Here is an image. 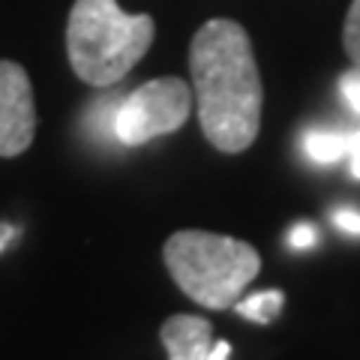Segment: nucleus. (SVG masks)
<instances>
[{
    "mask_svg": "<svg viewBox=\"0 0 360 360\" xmlns=\"http://www.w3.org/2000/svg\"><path fill=\"white\" fill-rule=\"evenodd\" d=\"M229 354H231V345L229 342H217V345H210V357L207 360H229Z\"/></svg>",
    "mask_w": 360,
    "mask_h": 360,
    "instance_id": "nucleus-14",
    "label": "nucleus"
},
{
    "mask_svg": "<svg viewBox=\"0 0 360 360\" xmlns=\"http://www.w3.org/2000/svg\"><path fill=\"white\" fill-rule=\"evenodd\" d=\"M162 345L168 360H207L213 345L210 321L195 319V315H172L162 321Z\"/></svg>",
    "mask_w": 360,
    "mask_h": 360,
    "instance_id": "nucleus-6",
    "label": "nucleus"
},
{
    "mask_svg": "<svg viewBox=\"0 0 360 360\" xmlns=\"http://www.w3.org/2000/svg\"><path fill=\"white\" fill-rule=\"evenodd\" d=\"M168 274L180 291L207 309H229L262 270L255 246L213 231H174L162 246Z\"/></svg>",
    "mask_w": 360,
    "mask_h": 360,
    "instance_id": "nucleus-3",
    "label": "nucleus"
},
{
    "mask_svg": "<svg viewBox=\"0 0 360 360\" xmlns=\"http://www.w3.org/2000/svg\"><path fill=\"white\" fill-rule=\"evenodd\" d=\"M342 45H345V54L354 60V66H360V0H352V6H348Z\"/></svg>",
    "mask_w": 360,
    "mask_h": 360,
    "instance_id": "nucleus-9",
    "label": "nucleus"
},
{
    "mask_svg": "<svg viewBox=\"0 0 360 360\" xmlns=\"http://www.w3.org/2000/svg\"><path fill=\"white\" fill-rule=\"evenodd\" d=\"M189 72L205 139L222 153H240L258 139L264 87L252 42L238 21L210 18L189 45Z\"/></svg>",
    "mask_w": 360,
    "mask_h": 360,
    "instance_id": "nucleus-1",
    "label": "nucleus"
},
{
    "mask_svg": "<svg viewBox=\"0 0 360 360\" xmlns=\"http://www.w3.org/2000/svg\"><path fill=\"white\" fill-rule=\"evenodd\" d=\"M193 111V90L184 78H153V82L135 87L117 105L115 135L117 141L139 148L160 135L177 132Z\"/></svg>",
    "mask_w": 360,
    "mask_h": 360,
    "instance_id": "nucleus-4",
    "label": "nucleus"
},
{
    "mask_svg": "<svg viewBox=\"0 0 360 360\" xmlns=\"http://www.w3.org/2000/svg\"><path fill=\"white\" fill-rule=\"evenodd\" d=\"M348 162H352V174L360 177V132L348 135Z\"/></svg>",
    "mask_w": 360,
    "mask_h": 360,
    "instance_id": "nucleus-13",
    "label": "nucleus"
},
{
    "mask_svg": "<svg viewBox=\"0 0 360 360\" xmlns=\"http://www.w3.org/2000/svg\"><path fill=\"white\" fill-rule=\"evenodd\" d=\"M303 150L312 162H336L348 153V135L342 132H307L303 139Z\"/></svg>",
    "mask_w": 360,
    "mask_h": 360,
    "instance_id": "nucleus-7",
    "label": "nucleus"
},
{
    "mask_svg": "<svg viewBox=\"0 0 360 360\" xmlns=\"http://www.w3.org/2000/svg\"><path fill=\"white\" fill-rule=\"evenodd\" d=\"M340 90L345 96V103L352 105L357 115H360V66H354V70H348L342 78H340Z\"/></svg>",
    "mask_w": 360,
    "mask_h": 360,
    "instance_id": "nucleus-10",
    "label": "nucleus"
},
{
    "mask_svg": "<svg viewBox=\"0 0 360 360\" xmlns=\"http://www.w3.org/2000/svg\"><path fill=\"white\" fill-rule=\"evenodd\" d=\"M333 222L340 225L342 231L348 234H360V210H352V207H342L333 213Z\"/></svg>",
    "mask_w": 360,
    "mask_h": 360,
    "instance_id": "nucleus-12",
    "label": "nucleus"
},
{
    "mask_svg": "<svg viewBox=\"0 0 360 360\" xmlns=\"http://www.w3.org/2000/svg\"><path fill=\"white\" fill-rule=\"evenodd\" d=\"M283 303H285V295L274 288V291H262V295L238 300L234 307H238V312L243 315V319H250L255 324H270L279 312H283Z\"/></svg>",
    "mask_w": 360,
    "mask_h": 360,
    "instance_id": "nucleus-8",
    "label": "nucleus"
},
{
    "mask_svg": "<svg viewBox=\"0 0 360 360\" xmlns=\"http://www.w3.org/2000/svg\"><path fill=\"white\" fill-rule=\"evenodd\" d=\"M13 238H15V229H13V225H4V222H0V252H4L6 246L13 243Z\"/></svg>",
    "mask_w": 360,
    "mask_h": 360,
    "instance_id": "nucleus-15",
    "label": "nucleus"
},
{
    "mask_svg": "<svg viewBox=\"0 0 360 360\" xmlns=\"http://www.w3.org/2000/svg\"><path fill=\"white\" fill-rule=\"evenodd\" d=\"M150 15H127L117 0H75L66 21V54L84 84L108 87L148 54L153 42Z\"/></svg>",
    "mask_w": 360,
    "mask_h": 360,
    "instance_id": "nucleus-2",
    "label": "nucleus"
},
{
    "mask_svg": "<svg viewBox=\"0 0 360 360\" xmlns=\"http://www.w3.org/2000/svg\"><path fill=\"white\" fill-rule=\"evenodd\" d=\"M37 135V105L25 66L0 60V156H21Z\"/></svg>",
    "mask_w": 360,
    "mask_h": 360,
    "instance_id": "nucleus-5",
    "label": "nucleus"
},
{
    "mask_svg": "<svg viewBox=\"0 0 360 360\" xmlns=\"http://www.w3.org/2000/svg\"><path fill=\"white\" fill-rule=\"evenodd\" d=\"M315 240H319V231H315L312 225H307V222L295 225L291 234H288V243L295 246V250H309V246H315Z\"/></svg>",
    "mask_w": 360,
    "mask_h": 360,
    "instance_id": "nucleus-11",
    "label": "nucleus"
}]
</instances>
